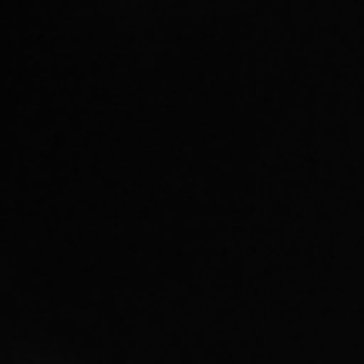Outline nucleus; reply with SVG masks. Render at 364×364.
I'll return each mask as SVG.
<instances>
[]
</instances>
